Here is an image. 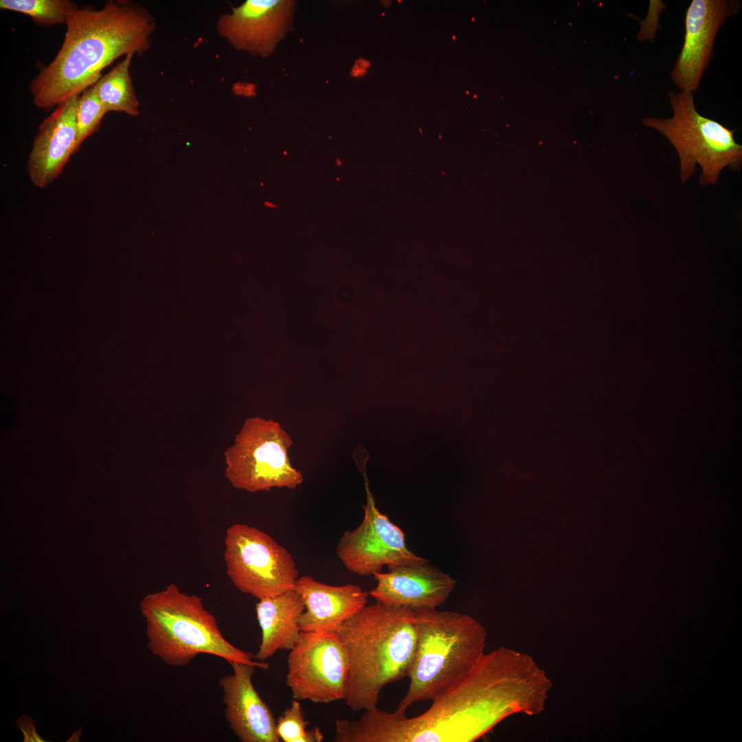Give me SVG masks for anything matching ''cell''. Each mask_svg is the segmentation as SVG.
I'll return each instance as SVG.
<instances>
[{
    "label": "cell",
    "mask_w": 742,
    "mask_h": 742,
    "mask_svg": "<svg viewBox=\"0 0 742 742\" xmlns=\"http://www.w3.org/2000/svg\"><path fill=\"white\" fill-rule=\"evenodd\" d=\"M54 60L30 85L33 103L47 109L80 94L122 56L142 54L156 27L148 10L129 1H107L100 10L78 7Z\"/></svg>",
    "instance_id": "1"
},
{
    "label": "cell",
    "mask_w": 742,
    "mask_h": 742,
    "mask_svg": "<svg viewBox=\"0 0 742 742\" xmlns=\"http://www.w3.org/2000/svg\"><path fill=\"white\" fill-rule=\"evenodd\" d=\"M510 707L505 683L480 663L422 714L407 717L376 707L357 721L341 720L339 734L343 742H472L508 717Z\"/></svg>",
    "instance_id": "2"
},
{
    "label": "cell",
    "mask_w": 742,
    "mask_h": 742,
    "mask_svg": "<svg viewBox=\"0 0 742 742\" xmlns=\"http://www.w3.org/2000/svg\"><path fill=\"white\" fill-rule=\"evenodd\" d=\"M348 658L344 701L354 711L377 707L382 689L408 677L418 631L410 609L376 602L337 632Z\"/></svg>",
    "instance_id": "3"
},
{
    "label": "cell",
    "mask_w": 742,
    "mask_h": 742,
    "mask_svg": "<svg viewBox=\"0 0 742 742\" xmlns=\"http://www.w3.org/2000/svg\"><path fill=\"white\" fill-rule=\"evenodd\" d=\"M410 609L418 640L407 692L394 711L398 715L459 685L485 654L486 631L471 616L436 608Z\"/></svg>",
    "instance_id": "4"
},
{
    "label": "cell",
    "mask_w": 742,
    "mask_h": 742,
    "mask_svg": "<svg viewBox=\"0 0 742 742\" xmlns=\"http://www.w3.org/2000/svg\"><path fill=\"white\" fill-rule=\"evenodd\" d=\"M140 610L146 623L148 647L168 666H185L200 653H207L229 664L269 668L267 663L256 662L249 653L226 640L202 598L181 591L175 583L146 595Z\"/></svg>",
    "instance_id": "5"
},
{
    "label": "cell",
    "mask_w": 742,
    "mask_h": 742,
    "mask_svg": "<svg viewBox=\"0 0 742 742\" xmlns=\"http://www.w3.org/2000/svg\"><path fill=\"white\" fill-rule=\"evenodd\" d=\"M673 110L670 118L647 117L643 124L664 135L675 148L679 159L680 177L687 181L701 169L699 183L714 185L726 167L739 170L742 146L734 137L735 129L701 115L697 110L693 92L668 93Z\"/></svg>",
    "instance_id": "6"
},
{
    "label": "cell",
    "mask_w": 742,
    "mask_h": 742,
    "mask_svg": "<svg viewBox=\"0 0 742 742\" xmlns=\"http://www.w3.org/2000/svg\"><path fill=\"white\" fill-rule=\"evenodd\" d=\"M292 445L291 436L278 423L247 418L224 453L225 476L234 488L250 493L295 489L304 478L289 458Z\"/></svg>",
    "instance_id": "7"
},
{
    "label": "cell",
    "mask_w": 742,
    "mask_h": 742,
    "mask_svg": "<svg viewBox=\"0 0 742 742\" xmlns=\"http://www.w3.org/2000/svg\"><path fill=\"white\" fill-rule=\"evenodd\" d=\"M224 560L234 585L258 600L293 589L297 579L298 570L288 550L268 534L245 524L227 528Z\"/></svg>",
    "instance_id": "8"
},
{
    "label": "cell",
    "mask_w": 742,
    "mask_h": 742,
    "mask_svg": "<svg viewBox=\"0 0 742 742\" xmlns=\"http://www.w3.org/2000/svg\"><path fill=\"white\" fill-rule=\"evenodd\" d=\"M365 480L366 503L361 524L341 537L336 552L344 567L359 576L373 575L387 567L427 563L406 543L405 534L377 508L366 474V464L359 466Z\"/></svg>",
    "instance_id": "9"
},
{
    "label": "cell",
    "mask_w": 742,
    "mask_h": 742,
    "mask_svg": "<svg viewBox=\"0 0 742 742\" xmlns=\"http://www.w3.org/2000/svg\"><path fill=\"white\" fill-rule=\"evenodd\" d=\"M287 665L286 684L293 699L322 704L344 699L348 658L337 633L301 632Z\"/></svg>",
    "instance_id": "10"
},
{
    "label": "cell",
    "mask_w": 742,
    "mask_h": 742,
    "mask_svg": "<svg viewBox=\"0 0 742 742\" xmlns=\"http://www.w3.org/2000/svg\"><path fill=\"white\" fill-rule=\"evenodd\" d=\"M735 0H693L686 10L684 42L671 77L681 91H697L712 59L719 29L739 12Z\"/></svg>",
    "instance_id": "11"
},
{
    "label": "cell",
    "mask_w": 742,
    "mask_h": 742,
    "mask_svg": "<svg viewBox=\"0 0 742 742\" xmlns=\"http://www.w3.org/2000/svg\"><path fill=\"white\" fill-rule=\"evenodd\" d=\"M294 3L284 0H247L219 16L218 34L236 49L266 57L284 36Z\"/></svg>",
    "instance_id": "12"
},
{
    "label": "cell",
    "mask_w": 742,
    "mask_h": 742,
    "mask_svg": "<svg viewBox=\"0 0 742 742\" xmlns=\"http://www.w3.org/2000/svg\"><path fill=\"white\" fill-rule=\"evenodd\" d=\"M377 584L369 595L383 605L407 609L436 608L455 589L457 581L429 562L388 567L373 574Z\"/></svg>",
    "instance_id": "13"
},
{
    "label": "cell",
    "mask_w": 742,
    "mask_h": 742,
    "mask_svg": "<svg viewBox=\"0 0 742 742\" xmlns=\"http://www.w3.org/2000/svg\"><path fill=\"white\" fill-rule=\"evenodd\" d=\"M232 673L218 682L223 691L225 717L233 734L241 742H280L276 720L255 689L252 677L256 667L230 663Z\"/></svg>",
    "instance_id": "14"
},
{
    "label": "cell",
    "mask_w": 742,
    "mask_h": 742,
    "mask_svg": "<svg viewBox=\"0 0 742 742\" xmlns=\"http://www.w3.org/2000/svg\"><path fill=\"white\" fill-rule=\"evenodd\" d=\"M79 95H74L58 104L39 126L27 166L31 181L38 188L52 182L76 152Z\"/></svg>",
    "instance_id": "15"
},
{
    "label": "cell",
    "mask_w": 742,
    "mask_h": 742,
    "mask_svg": "<svg viewBox=\"0 0 742 742\" xmlns=\"http://www.w3.org/2000/svg\"><path fill=\"white\" fill-rule=\"evenodd\" d=\"M294 589L305 605L299 624L301 631L306 633H337L346 621L367 605L370 596L357 585H329L310 576L297 578Z\"/></svg>",
    "instance_id": "16"
},
{
    "label": "cell",
    "mask_w": 742,
    "mask_h": 742,
    "mask_svg": "<svg viewBox=\"0 0 742 742\" xmlns=\"http://www.w3.org/2000/svg\"><path fill=\"white\" fill-rule=\"evenodd\" d=\"M304 610L303 600L294 589L258 600L256 611L261 642L254 658L262 662L279 650L290 651L300 638V618Z\"/></svg>",
    "instance_id": "17"
},
{
    "label": "cell",
    "mask_w": 742,
    "mask_h": 742,
    "mask_svg": "<svg viewBox=\"0 0 742 742\" xmlns=\"http://www.w3.org/2000/svg\"><path fill=\"white\" fill-rule=\"evenodd\" d=\"M134 54H129L93 85L107 113L124 112L135 116L139 113L137 100L129 69Z\"/></svg>",
    "instance_id": "18"
},
{
    "label": "cell",
    "mask_w": 742,
    "mask_h": 742,
    "mask_svg": "<svg viewBox=\"0 0 742 742\" xmlns=\"http://www.w3.org/2000/svg\"><path fill=\"white\" fill-rule=\"evenodd\" d=\"M0 8L29 16L41 25L66 24L77 5L69 0H1Z\"/></svg>",
    "instance_id": "19"
},
{
    "label": "cell",
    "mask_w": 742,
    "mask_h": 742,
    "mask_svg": "<svg viewBox=\"0 0 742 742\" xmlns=\"http://www.w3.org/2000/svg\"><path fill=\"white\" fill-rule=\"evenodd\" d=\"M309 723L300 701L293 699L283 713L276 720V732L283 742H321L324 735L315 727L308 730Z\"/></svg>",
    "instance_id": "20"
},
{
    "label": "cell",
    "mask_w": 742,
    "mask_h": 742,
    "mask_svg": "<svg viewBox=\"0 0 742 742\" xmlns=\"http://www.w3.org/2000/svg\"><path fill=\"white\" fill-rule=\"evenodd\" d=\"M106 113L93 85L80 94L76 107V151L84 140L98 129Z\"/></svg>",
    "instance_id": "21"
},
{
    "label": "cell",
    "mask_w": 742,
    "mask_h": 742,
    "mask_svg": "<svg viewBox=\"0 0 742 742\" xmlns=\"http://www.w3.org/2000/svg\"><path fill=\"white\" fill-rule=\"evenodd\" d=\"M264 205H266V206L270 207H277V205H273V204H271V203H269L268 201H265Z\"/></svg>",
    "instance_id": "22"
}]
</instances>
